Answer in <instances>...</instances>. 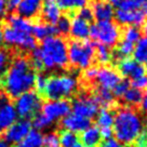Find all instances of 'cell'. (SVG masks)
<instances>
[{
	"label": "cell",
	"mask_w": 147,
	"mask_h": 147,
	"mask_svg": "<svg viewBox=\"0 0 147 147\" xmlns=\"http://www.w3.org/2000/svg\"><path fill=\"white\" fill-rule=\"evenodd\" d=\"M36 76V71L30 67L28 57L21 54L15 55L11 59L0 86H2L5 94L9 98H16L34 88Z\"/></svg>",
	"instance_id": "obj_1"
},
{
	"label": "cell",
	"mask_w": 147,
	"mask_h": 147,
	"mask_svg": "<svg viewBox=\"0 0 147 147\" xmlns=\"http://www.w3.org/2000/svg\"><path fill=\"white\" fill-rule=\"evenodd\" d=\"M145 68L147 69V62H146V63H145Z\"/></svg>",
	"instance_id": "obj_54"
},
{
	"label": "cell",
	"mask_w": 147,
	"mask_h": 147,
	"mask_svg": "<svg viewBox=\"0 0 147 147\" xmlns=\"http://www.w3.org/2000/svg\"><path fill=\"white\" fill-rule=\"evenodd\" d=\"M41 107V96L35 91L24 92L15 98L14 108L21 119H30L38 114Z\"/></svg>",
	"instance_id": "obj_7"
},
{
	"label": "cell",
	"mask_w": 147,
	"mask_h": 147,
	"mask_svg": "<svg viewBox=\"0 0 147 147\" xmlns=\"http://www.w3.org/2000/svg\"><path fill=\"white\" fill-rule=\"evenodd\" d=\"M7 23H8V26L16 29V30H20V32H32V21L28 20V18H23V16H21L18 14H11V15H9L8 18H7Z\"/></svg>",
	"instance_id": "obj_24"
},
{
	"label": "cell",
	"mask_w": 147,
	"mask_h": 147,
	"mask_svg": "<svg viewBox=\"0 0 147 147\" xmlns=\"http://www.w3.org/2000/svg\"><path fill=\"white\" fill-rule=\"evenodd\" d=\"M123 145L119 143L116 138H109V140H104V142L100 143L98 147H122Z\"/></svg>",
	"instance_id": "obj_45"
},
{
	"label": "cell",
	"mask_w": 147,
	"mask_h": 147,
	"mask_svg": "<svg viewBox=\"0 0 147 147\" xmlns=\"http://www.w3.org/2000/svg\"><path fill=\"white\" fill-rule=\"evenodd\" d=\"M120 80L121 78H120L119 74L115 69L110 68V67H102L101 69L97 70L96 78L94 80V82L97 84L96 87L108 89L111 91Z\"/></svg>",
	"instance_id": "obj_15"
},
{
	"label": "cell",
	"mask_w": 147,
	"mask_h": 147,
	"mask_svg": "<svg viewBox=\"0 0 147 147\" xmlns=\"http://www.w3.org/2000/svg\"><path fill=\"white\" fill-rule=\"evenodd\" d=\"M113 127L116 140L124 145L133 144L144 130L143 120L136 108L129 106L121 107L116 111Z\"/></svg>",
	"instance_id": "obj_2"
},
{
	"label": "cell",
	"mask_w": 147,
	"mask_h": 147,
	"mask_svg": "<svg viewBox=\"0 0 147 147\" xmlns=\"http://www.w3.org/2000/svg\"><path fill=\"white\" fill-rule=\"evenodd\" d=\"M11 62V53L5 49L0 48V81Z\"/></svg>",
	"instance_id": "obj_36"
},
{
	"label": "cell",
	"mask_w": 147,
	"mask_h": 147,
	"mask_svg": "<svg viewBox=\"0 0 147 147\" xmlns=\"http://www.w3.org/2000/svg\"><path fill=\"white\" fill-rule=\"evenodd\" d=\"M141 109L142 111H144L145 114H147V91L145 92V94L143 95L142 97V101H141Z\"/></svg>",
	"instance_id": "obj_48"
},
{
	"label": "cell",
	"mask_w": 147,
	"mask_h": 147,
	"mask_svg": "<svg viewBox=\"0 0 147 147\" xmlns=\"http://www.w3.org/2000/svg\"><path fill=\"white\" fill-rule=\"evenodd\" d=\"M90 9L93 14V18H95L97 22L110 21L114 18V8L109 2L100 1V0L93 1Z\"/></svg>",
	"instance_id": "obj_19"
},
{
	"label": "cell",
	"mask_w": 147,
	"mask_h": 147,
	"mask_svg": "<svg viewBox=\"0 0 147 147\" xmlns=\"http://www.w3.org/2000/svg\"><path fill=\"white\" fill-rule=\"evenodd\" d=\"M134 60L141 63V64H145L147 62V39L143 38L140 39L136 43V46L134 47L133 50Z\"/></svg>",
	"instance_id": "obj_31"
},
{
	"label": "cell",
	"mask_w": 147,
	"mask_h": 147,
	"mask_svg": "<svg viewBox=\"0 0 147 147\" xmlns=\"http://www.w3.org/2000/svg\"><path fill=\"white\" fill-rule=\"evenodd\" d=\"M59 141H60V147H71L79 142L77 134L67 130L61 131L59 134Z\"/></svg>",
	"instance_id": "obj_32"
},
{
	"label": "cell",
	"mask_w": 147,
	"mask_h": 147,
	"mask_svg": "<svg viewBox=\"0 0 147 147\" xmlns=\"http://www.w3.org/2000/svg\"><path fill=\"white\" fill-rule=\"evenodd\" d=\"M43 146L60 147L59 134L54 133V132H49L48 134L43 135Z\"/></svg>",
	"instance_id": "obj_40"
},
{
	"label": "cell",
	"mask_w": 147,
	"mask_h": 147,
	"mask_svg": "<svg viewBox=\"0 0 147 147\" xmlns=\"http://www.w3.org/2000/svg\"><path fill=\"white\" fill-rule=\"evenodd\" d=\"M100 133H101L102 138H104V140H109V138H113L114 131H113V128H102V129H100Z\"/></svg>",
	"instance_id": "obj_46"
},
{
	"label": "cell",
	"mask_w": 147,
	"mask_h": 147,
	"mask_svg": "<svg viewBox=\"0 0 147 147\" xmlns=\"http://www.w3.org/2000/svg\"><path fill=\"white\" fill-rule=\"evenodd\" d=\"M115 118V111H111L109 108H102L96 118L97 128H113Z\"/></svg>",
	"instance_id": "obj_30"
},
{
	"label": "cell",
	"mask_w": 147,
	"mask_h": 147,
	"mask_svg": "<svg viewBox=\"0 0 147 147\" xmlns=\"http://www.w3.org/2000/svg\"><path fill=\"white\" fill-rule=\"evenodd\" d=\"M111 7L125 11H134L145 8L147 0H109Z\"/></svg>",
	"instance_id": "obj_27"
},
{
	"label": "cell",
	"mask_w": 147,
	"mask_h": 147,
	"mask_svg": "<svg viewBox=\"0 0 147 147\" xmlns=\"http://www.w3.org/2000/svg\"><path fill=\"white\" fill-rule=\"evenodd\" d=\"M55 27H56L57 34H60L62 36H67L70 30V18H68L67 15H62L56 22Z\"/></svg>",
	"instance_id": "obj_35"
},
{
	"label": "cell",
	"mask_w": 147,
	"mask_h": 147,
	"mask_svg": "<svg viewBox=\"0 0 147 147\" xmlns=\"http://www.w3.org/2000/svg\"><path fill=\"white\" fill-rule=\"evenodd\" d=\"M145 8H146V9H145V15H146V18H147V5H146V7H145Z\"/></svg>",
	"instance_id": "obj_53"
},
{
	"label": "cell",
	"mask_w": 147,
	"mask_h": 147,
	"mask_svg": "<svg viewBox=\"0 0 147 147\" xmlns=\"http://www.w3.org/2000/svg\"><path fill=\"white\" fill-rule=\"evenodd\" d=\"M32 125L35 128V130H37V131H41V130H45V129L49 128L51 125V123L40 114V113H38V114H36V115L32 117Z\"/></svg>",
	"instance_id": "obj_37"
},
{
	"label": "cell",
	"mask_w": 147,
	"mask_h": 147,
	"mask_svg": "<svg viewBox=\"0 0 147 147\" xmlns=\"http://www.w3.org/2000/svg\"><path fill=\"white\" fill-rule=\"evenodd\" d=\"M141 35H142V32L138 27L127 26L123 28V32H122V37H123L122 40L131 42V43H135L141 39Z\"/></svg>",
	"instance_id": "obj_33"
},
{
	"label": "cell",
	"mask_w": 147,
	"mask_h": 147,
	"mask_svg": "<svg viewBox=\"0 0 147 147\" xmlns=\"http://www.w3.org/2000/svg\"><path fill=\"white\" fill-rule=\"evenodd\" d=\"M135 147H147V130H143L135 140Z\"/></svg>",
	"instance_id": "obj_44"
},
{
	"label": "cell",
	"mask_w": 147,
	"mask_h": 147,
	"mask_svg": "<svg viewBox=\"0 0 147 147\" xmlns=\"http://www.w3.org/2000/svg\"><path fill=\"white\" fill-rule=\"evenodd\" d=\"M116 21L124 26H136L140 27L145 22V14L141 10H134V11H125V10L118 9L115 13Z\"/></svg>",
	"instance_id": "obj_14"
},
{
	"label": "cell",
	"mask_w": 147,
	"mask_h": 147,
	"mask_svg": "<svg viewBox=\"0 0 147 147\" xmlns=\"http://www.w3.org/2000/svg\"><path fill=\"white\" fill-rule=\"evenodd\" d=\"M70 105H71L73 114L90 120L96 116L97 110H98V104L95 101L94 96L88 95V94L78 95L73 101V104Z\"/></svg>",
	"instance_id": "obj_10"
},
{
	"label": "cell",
	"mask_w": 147,
	"mask_h": 147,
	"mask_svg": "<svg viewBox=\"0 0 147 147\" xmlns=\"http://www.w3.org/2000/svg\"><path fill=\"white\" fill-rule=\"evenodd\" d=\"M32 130V122L27 119L14 121L5 132V141L8 144H18Z\"/></svg>",
	"instance_id": "obj_11"
},
{
	"label": "cell",
	"mask_w": 147,
	"mask_h": 147,
	"mask_svg": "<svg viewBox=\"0 0 147 147\" xmlns=\"http://www.w3.org/2000/svg\"><path fill=\"white\" fill-rule=\"evenodd\" d=\"M129 88H130V81L127 79H121L119 82L116 84V87L111 90V92L115 97H122V95L127 92Z\"/></svg>",
	"instance_id": "obj_38"
},
{
	"label": "cell",
	"mask_w": 147,
	"mask_h": 147,
	"mask_svg": "<svg viewBox=\"0 0 147 147\" xmlns=\"http://www.w3.org/2000/svg\"><path fill=\"white\" fill-rule=\"evenodd\" d=\"M81 144L86 147H97L101 143V133L97 127H89L81 133Z\"/></svg>",
	"instance_id": "obj_23"
},
{
	"label": "cell",
	"mask_w": 147,
	"mask_h": 147,
	"mask_svg": "<svg viewBox=\"0 0 147 147\" xmlns=\"http://www.w3.org/2000/svg\"><path fill=\"white\" fill-rule=\"evenodd\" d=\"M117 70L120 75L125 78H131L132 80L143 76H146L147 69L141 63H138L134 59L125 57L117 62Z\"/></svg>",
	"instance_id": "obj_12"
},
{
	"label": "cell",
	"mask_w": 147,
	"mask_h": 147,
	"mask_svg": "<svg viewBox=\"0 0 147 147\" xmlns=\"http://www.w3.org/2000/svg\"><path fill=\"white\" fill-rule=\"evenodd\" d=\"M90 36L100 45L113 48L118 45L120 39V28L117 23L104 21L93 24L90 27Z\"/></svg>",
	"instance_id": "obj_6"
},
{
	"label": "cell",
	"mask_w": 147,
	"mask_h": 147,
	"mask_svg": "<svg viewBox=\"0 0 147 147\" xmlns=\"http://www.w3.org/2000/svg\"><path fill=\"white\" fill-rule=\"evenodd\" d=\"M78 90V81L71 75H52L47 79L46 89L42 96L50 101L67 100Z\"/></svg>",
	"instance_id": "obj_4"
},
{
	"label": "cell",
	"mask_w": 147,
	"mask_h": 147,
	"mask_svg": "<svg viewBox=\"0 0 147 147\" xmlns=\"http://www.w3.org/2000/svg\"><path fill=\"white\" fill-rule=\"evenodd\" d=\"M39 14H41V18L45 23L55 25L62 16V10L55 0H42L41 10Z\"/></svg>",
	"instance_id": "obj_17"
},
{
	"label": "cell",
	"mask_w": 147,
	"mask_h": 147,
	"mask_svg": "<svg viewBox=\"0 0 147 147\" xmlns=\"http://www.w3.org/2000/svg\"><path fill=\"white\" fill-rule=\"evenodd\" d=\"M43 147H47V146H43Z\"/></svg>",
	"instance_id": "obj_57"
},
{
	"label": "cell",
	"mask_w": 147,
	"mask_h": 147,
	"mask_svg": "<svg viewBox=\"0 0 147 147\" xmlns=\"http://www.w3.org/2000/svg\"><path fill=\"white\" fill-rule=\"evenodd\" d=\"M47 79L48 77L45 76V75H38L36 76V79H35V84L34 87L36 88L37 93L42 96L43 95V92H45V89H46V84H47Z\"/></svg>",
	"instance_id": "obj_41"
},
{
	"label": "cell",
	"mask_w": 147,
	"mask_h": 147,
	"mask_svg": "<svg viewBox=\"0 0 147 147\" xmlns=\"http://www.w3.org/2000/svg\"><path fill=\"white\" fill-rule=\"evenodd\" d=\"M91 120L82 118L78 115H75L73 113H69L67 116H65L63 119L61 120V125L63 130H67L74 133L82 132L87 128L91 125Z\"/></svg>",
	"instance_id": "obj_16"
},
{
	"label": "cell",
	"mask_w": 147,
	"mask_h": 147,
	"mask_svg": "<svg viewBox=\"0 0 147 147\" xmlns=\"http://www.w3.org/2000/svg\"><path fill=\"white\" fill-rule=\"evenodd\" d=\"M77 15L80 16L81 18H83L84 21H87L88 23H90L91 21H93V14H92V11L89 7H83L80 10H78Z\"/></svg>",
	"instance_id": "obj_43"
},
{
	"label": "cell",
	"mask_w": 147,
	"mask_h": 147,
	"mask_svg": "<svg viewBox=\"0 0 147 147\" xmlns=\"http://www.w3.org/2000/svg\"><path fill=\"white\" fill-rule=\"evenodd\" d=\"M0 147H10V146L9 144L5 141V138H0Z\"/></svg>",
	"instance_id": "obj_50"
},
{
	"label": "cell",
	"mask_w": 147,
	"mask_h": 147,
	"mask_svg": "<svg viewBox=\"0 0 147 147\" xmlns=\"http://www.w3.org/2000/svg\"><path fill=\"white\" fill-rule=\"evenodd\" d=\"M95 59L101 64H108L111 60V52L109 48L103 45H95Z\"/></svg>",
	"instance_id": "obj_34"
},
{
	"label": "cell",
	"mask_w": 147,
	"mask_h": 147,
	"mask_svg": "<svg viewBox=\"0 0 147 147\" xmlns=\"http://www.w3.org/2000/svg\"><path fill=\"white\" fill-rule=\"evenodd\" d=\"M93 96L97 102L98 106H102V108H109L110 109L115 105V96H114L113 92L108 89L96 87L94 90Z\"/></svg>",
	"instance_id": "obj_22"
},
{
	"label": "cell",
	"mask_w": 147,
	"mask_h": 147,
	"mask_svg": "<svg viewBox=\"0 0 147 147\" xmlns=\"http://www.w3.org/2000/svg\"><path fill=\"white\" fill-rule=\"evenodd\" d=\"M18 115L14 105L5 93H0V134H2L14 121Z\"/></svg>",
	"instance_id": "obj_13"
},
{
	"label": "cell",
	"mask_w": 147,
	"mask_h": 147,
	"mask_svg": "<svg viewBox=\"0 0 147 147\" xmlns=\"http://www.w3.org/2000/svg\"><path fill=\"white\" fill-rule=\"evenodd\" d=\"M68 63L77 69L90 67L95 57V45L89 40H73L67 45Z\"/></svg>",
	"instance_id": "obj_5"
},
{
	"label": "cell",
	"mask_w": 147,
	"mask_h": 147,
	"mask_svg": "<svg viewBox=\"0 0 147 147\" xmlns=\"http://www.w3.org/2000/svg\"><path fill=\"white\" fill-rule=\"evenodd\" d=\"M97 70L98 69L96 67H94V66H90V67L84 69V71L82 74V79L87 86L94 83V80H95L97 75Z\"/></svg>",
	"instance_id": "obj_39"
},
{
	"label": "cell",
	"mask_w": 147,
	"mask_h": 147,
	"mask_svg": "<svg viewBox=\"0 0 147 147\" xmlns=\"http://www.w3.org/2000/svg\"><path fill=\"white\" fill-rule=\"evenodd\" d=\"M130 86H131L132 88L138 89V90L146 89L147 88V77L146 76H143V77H140V78L133 79V80L130 82Z\"/></svg>",
	"instance_id": "obj_42"
},
{
	"label": "cell",
	"mask_w": 147,
	"mask_h": 147,
	"mask_svg": "<svg viewBox=\"0 0 147 147\" xmlns=\"http://www.w3.org/2000/svg\"><path fill=\"white\" fill-rule=\"evenodd\" d=\"M8 12V0H0V18H5Z\"/></svg>",
	"instance_id": "obj_47"
},
{
	"label": "cell",
	"mask_w": 147,
	"mask_h": 147,
	"mask_svg": "<svg viewBox=\"0 0 147 147\" xmlns=\"http://www.w3.org/2000/svg\"><path fill=\"white\" fill-rule=\"evenodd\" d=\"M71 110V105L68 100H56L49 101L42 104L40 107V114L46 118L51 124L55 121L63 119Z\"/></svg>",
	"instance_id": "obj_9"
},
{
	"label": "cell",
	"mask_w": 147,
	"mask_h": 147,
	"mask_svg": "<svg viewBox=\"0 0 147 147\" xmlns=\"http://www.w3.org/2000/svg\"><path fill=\"white\" fill-rule=\"evenodd\" d=\"M143 32H144V35H145V37H146V39H147V24L144 25V27H143Z\"/></svg>",
	"instance_id": "obj_51"
},
{
	"label": "cell",
	"mask_w": 147,
	"mask_h": 147,
	"mask_svg": "<svg viewBox=\"0 0 147 147\" xmlns=\"http://www.w3.org/2000/svg\"><path fill=\"white\" fill-rule=\"evenodd\" d=\"M122 147H130V145H125V146H122Z\"/></svg>",
	"instance_id": "obj_55"
},
{
	"label": "cell",
	"mask_w": 147,
	"mask_h": 147,
	"mask_svg": "<svg viewBox=\"0 0 147 147\" xmlns=\"http://www.w3.org/2000/svg\"><path fill=\"white\" fill-rule=\"evenodd\" d=\"M30 32L35 37V39H39V40H43L51 36H57V30H56L55 25H51L45 22L32 23Z\"/></svg>",
	"instance_id": "obj_21"
},
{
	"label": "cell",
	"mask_w": 147,
	"mask_h": 147,
	"mask_svg": "<svg viewBox=\"0 0 147 147\" xmlns=\"http://www.w3.org/2000/svg\"><path fill=\"white\" fill-rule=\"evenodd\" d=\"M100 1H105V0H100Z\"/></svg>",
	"instance_id": "obj_56"
},
{
	"label": "cell",
	"mask_w": 147,
	"mask_h": 147,
	"mask_svg": "<svg viewBox=\"0 0 147 147\" xmlns=\"http://www.w3.org/2000/svg\"><path fill=\"white\" fill-rule=\"evenodd\" d=\"M70 36L75 40H86L90 36V25L77 14L70 18Z\"/></svg>",
	"instance_id": "obj_18"
},
{
	"label": "cell",
	"mask_w": 147,
	"mask_h": 147,
	"mask_svg": "<svg viewBox=\"0 0 147 147\" xmlns=\"http://www.w3.org/2000/svg\"><path fill=\"white\" fill-rule=\"evenodd\" d=\"M71 147H86V146H83L82 144H81V143H76V144H75V145H74V146H71Z\"/></svg>",
	"instance_id": "obj_52"
},
{
	"label": "cell",
	"mask_w": 147,
	"mask_h": 147,
	"mask_svg": "<svg viewBox=\"0 0 147 147\" xmlns=\"http://www.w3.org/2000/svg\"><path fill=\"white\" fill-rule=\"evenodd\" d=\"M3 45V28L0 24V47Z\"/></svg>",
	"instance_id": "obj_49"
},
{
	"label": "cell",
	"mask_w": 147,
	"mask_h": 147,
	"mask_svg": "<svg viewBox=\"0 0 147 147\" xmlns=\"http://www.w3.org/2000/svg\"><path fill=\"white\" fill-rule=\"evenodd\" d=\"M143 94L141 90H138L135 88H129L127 92L122 95V98H123V102L127 104V106L129 107H133V108H136L138 106H140L141 104V101H142Z\"/></svg>",
	"instance_id": "obj_29"
},
{
	"label": "cell",
	"mask_w": 147,
	"mask_h": 147,
	"mask_svg": "<svg viewBox=\"0 0 147 147\" xmlns=\"http://www.w3.org/2000/svg\"><path fill=\"white\" fill-rule=\"evenodd\" d=\"M55 2L60 7V9L67 11V16L73 18L75 16L78 10L86 7L87 5V0H55Z\"/></svg>",
	"instance_id": "obj_25"
},
{
	"label": "cell",
	"mask_w": 147,
	"mask_h": 147,
	"mask_svg": "<svg viewBox=\"0 0 147 147\" xmlns=\"http://www.w3.org/2000/svg\"><path fill=\"white\" fill-rule=\"evenodd\" d=\"M43 69L66 68L68 65L67 43L62 37L51 36L42 40L41 47L38 48Z\"/></svg>",
	"instance_id": "obj_3"
},
{
	"label": "cell",
	"mask_w": 147,
	"mask_h": 147,
	"mask_svg": "<svg viewBox=\"0 0 147 147\" xmlns=\"http://www.w3.org/2000/svg\"><path fill=\"white\" fill-rule=\"evenodd\" d=\"M133 50L134 43L122 40V41H120L118 43V46L116 47L115 50L111 52V57L116 62H118V61L125 59V57H129L131 54H133Z\"/></svg>",
	"instance_id": "obj_28"
},
{
	"label": "cell",
	"mask_w": 147,
	"mask_h": 147,
	"mask_svg": "<svg viewBox=\"0 0 147 147\" xmlns=\"http://www.w3.org/2000/svg\"><path fill=\"white\" fill-rule=\"evenodd\" d=\"M41 5L42 0H21L15 10L18 15L30 20L40 13Z\"/></svg>",
	"instance_id": "obj_20"
},
{
	"label": "cell",
	"mask_w": 147,
	"mask_h": 147,
	"mask_svg": "<svg viewBox=\"0 0 147 147\" xmlns=\"http://www.w3.org/2000/svg\"><path fill=\"white\" fill-rule=\"evenodd\" d=\"M3 42L24 52H32L37 48V39L30 32H20L10 26L3 28Z\"/></svg>",
	"instance_id": "obj_8"
},
{
	"label": "cell",
	"mask_w": 147,
	"mask_h": 147,
	"mask_svg": "<svg viewBox=\"0 0 147 147\" xmlns=\"http://www.w3.org/2000/svg\"><path fill=\"white\" fill-rule=\"evenodd\" d=\"M14 147H43V134L37 130H30V132Z\"/></svg>",
	"instance_id": "obj_26"
}]
</instances>
